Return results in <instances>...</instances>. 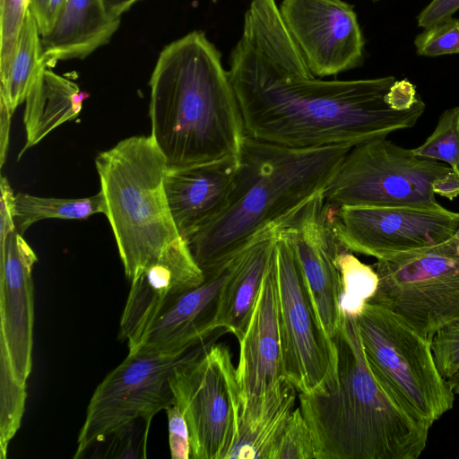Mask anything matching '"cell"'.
Returning a JSON list of instances; mask_svg holds the SVG:
<instances>
[{
	"label": "cell",
	"instance_id": "obj_8",
	"mask_svg": "<svg viewBox=\"0 0 459 459\" xmlns=\"http://www.w3.org/2000/svg\"><path fill=\"white\" fill-rule=\"evenodd\" d=\"M450 169L377 138L350 150L323 198L331 206L437 205L433 183Z\"/></svg>",
	"mask_w": 459,
	"mask_h": 459
},
{
	"label": "cell",
	"instance_id": "obj_23",
	"mask_svg": "<svg viewBox=\"0 0 459 459\" xmlns=\"http://www.w3.org/2000/svg\"><path fill=\"white\" fill-rule=\"evenodd\" d=\"M297 389L286 377L253 413L239 415L238 442L228 459H268L270 452L295 409Z\"/></svg>",
	"mask_w": 459,
	"mask_h": 459
},
{
	"label": "cell",
	"instance_id": "obj_35",
	"mask_svg": "<svg viewBox=\"0 0 459 459\" xmlns=\"http://www.w3.org/2000/svg\"><path fill=\"white\" fill-rule=\"evenodd\" d=\"M0 242L15 228V195L8 182L2 176L0 181Z\"/></svg>",
	"mask_w": 459,
	"mask_h": 459
},
{
	"label": "cell",
	"instance_id": "obj_25",
	"mask_svg": "<svg viewBox=\"0 0 459 459\" xmlns=\"http://www.w3.org/2000/svg\"><path fill=\"white\" fill-rule=\"evenodd\" d=\"M15 228L23 235L33 223L46 219L83 220L96 213H105L101 191L90 197H40L25 193L15 195Z\"/></svg>",
	"mask_w": 459,
	"mask_h": 459
},
{
	"label": "cell",
	"instance_id": "obj_18",
	"mask_svg": "<svg viewBox=\"0 0 459 459\" xmlns=\"http://www.w3.org/2000/svg\"><path fill=\"white\" fill-rule=\"evenodd\" d=\"M238 255L206 274L202 284L183 294L162 311L136 349L180 354L212 342V335L221 334L217 332L225 331L220 327L222 292Z\"/></svg>",
	"mask_w": 459,
	"mask_h": 459
},
{
	"label": "cell",
	"instance_id": "obj_40",
	"mask_svg": "<svg viewBox=\"0 0 459 459\" xmlns=\"http://www.w3.org/2000/svg\"><path fill=\"white\" fill-rule=\"evenodd\" d=\"M447 381L453 392L459 394V372L449 377Z\"/></svg>",
	"mask_w": 459,
	"mask_h": 459
},
{
	"label": "cell",
	"instance_id": "obj_42",
	"mask_svg": "<svg viewBox=\"0 0 459 459\" xmlns=\"http://www.w3.org/2000/svg\"><path fill=\"white\" fill-rule=\"evenodd\" d=\"M453 169L459 175V165L455 169Z\"/></svg>",
	"mask_w": 459,
	"mask_h": 459
},
{
	"label": "cell",
	"instance_id": "obj_41",
	"mask_svg": "<svg viewBox=\"0 0 459 459\" xmlns=\"http://www.w3.org/2000/svg\"><path fill=\"white\" fill-rule=\"evenodd\" d=\"M454 238L455 239V241L459 245V225H458V228H457V230H456L455 234L454 235Z\"/></svg>",
	"mask_w": 459,
	"mask_h": 459
},
{
	"label": "cell",
	"instance_id": "obj_2",
	"mask_svg": "<svg viewBox=\"0 0 459 459\" xmlns=\"http://www.w3.org/2000/svg\"><path fill=\"white\" fill-rule=\"evenodd\" d=\"M151 137L178 169L238 159L246 136L229 72L200 30L167 45L150 80Z\"/></svg>",
	"mask_w": 459,
	"mask_h": 459
},
{
	"label": "cell",
	"instance_id": "obj_32",
	"mask_svg": "<svg viewBox=\"0 0 459 459\" xmlns=\"http://www.w3.org/2000/svg\"><path fill=\"white\" fill-rule=\"evenodd\" d=\"M430 347L437 368L445 379L459 372V319L439 329Z\"/></svg>",
	"mask_w": 459,
	"mask_h": 459
},
{
	"label": "cell",
	"instance_id": "obj_21",
	"mask_svg": "<svg viewBox=\"0 0 459 459\" xmlns=\"http://www.w3.org/2000/svg\"><path fill=\"white\" fill-rule=\"evenodd\" d=\"M276 230L263 234L238 255L224 287L220 327L234 334L238 341L243 336L253 313L272 257Z\"/></svg>",
	"mask_w": 459,
	"mask_h": 459
},
{
	"label": "cell",
	"instance_id": "obj_5",
	"mask_svg": "<svg viewBox=\"0 0 459 459\" xmlns=\"http://www.w3.org/2000/svg\"><path fill=\"white\" fill-rule=\"evenodd\" d=\"M125 274L130 281L180 238L167 201L166 159L151 136H132L95 159Z\"/></svg>",
	"mask_w": 459,
	"mask_h": 459
},
{
	"label": "cell",
	"instance_id": "obj_15",
	"mask_svg": "<svg viewBox=\"0 0 459 459\" xmlns=\"http://www.w3.org/2000/svg\"><path fill=\"white\" fill-rule=\"evenodd\" d=\"M278 228L295 248L319 323L332 340L342 319L341 275L335 264L340 242L326 221L323 194Z\"/></svg>",
	"mask_w": 459,
	"mask_h": 459
},
{
	"label": "cell",
	"instance_id": "obj_11",
	"mask_svg": "<svg viewBox=\"0 0 459 459\" xmlns=\"http://www.w3.org/2000/svg\"><path fill=\"white\" fill-rule=\"evenodd\" d=\"M212 342L180 354L138 348L109 372L95 389L81 428L74 458L82 457L105 437L153 417L175 403L169 378L175 369Z\"/></svg>",
	"mask_w": 459,
	"mask_h": 459
},
{
	"label": "cell",
	"instance_id": "obj_13",
	"mask_svg": "<svg viewBox=\"0 0 459 459\" xmlns=\"http://www.w3.org/2000/svg\"><path fill=\"white\" fill-rule=\"evenodd\" d=\"M282 20L314 75L361 64L364 39L353 6L342 0H282Z\"/></svg>",
	"mask_w": 459,
	"mask_h": 459
},
{
	"label": "cell",
	"instance_id": "obj_38",
	"mask_svg": "<svg viewBox=\"0 0 459 459\" xmlns=\"http://www.w3.org/2000/svg\"><path fill=\"white\" fill-rule=\"evenodd\" d=\"M1 108V166L4 163L5 153L8 146L10 122L13 113L7 108L3 100L0 99Z\"/></svg>",
	"mask_w": 459,
	"mask_h": 459
},
{
	"label": "cell",
	"instance_id": "obj_9",
	"mask_svg": "<svg viewBox=\"0 0 459 459\" xmlns=\"http://www.w3.org/2000/svg\"><path fill=\"white\" fill-rule=\"evenodd\" d=\"M378 286L368 301L394 313L431 340L459 319V245L455 239L434 247L377 260Z\"/></svg>",
	"mask_w": 459,
	"mask_h": 459
},
{
	"label": "cell",
	"instance_id": "obj_10",
	"mask_svg": "<svg viewBox=\"0 0 459 459\" xmlns=\"http://www.w3.org/2000/svg\"><path fill=\"white\" fill-rule=\"evenodd\" d=\"M188 428L190 458L228 459L238 438L239 386L230 348L211 344L169 378Z\"/></svg>",
	"mask_w": 459,
	"mask_h": 459
},
{
	"label": "cell",
	"instance_id": "obj_19",
	"mask_svg": "<svg viewBox=\"0 0 459 459\" xmlns=\"http://www.w3.org/2000/svg\"><path fill=\"white\" fill-rule=\"evenodd\" d=\"M238 159L229 158L169 169L164 178L168 204L179 235L187 238L226 207Z\"/></svg>",
	"mask_w": 459,
	"mask_h": 459
},
{
	"label": "cell",
	"instance_id": "obj_14",
	"mask_svg": "<svg viewBox=\"0 0 459 459\" xmlns=\"http://www.w3.org/2000/svg\"><path fill=\"white\" fill-rule=\"evenodd\" d=\"M36 262V254L16 230L0 242L1 385L23 391L31 370Z\"/></svg>",
	"mask_w": 459,
	"mask_h": 459
},
{
	"label": "cell",
	"instance_id": "obj_30",
	"mask_svg": "<svg viewBox=\"0 0 459 459\" xmlns=\"http://www.w3.org/2000/svg\"><path fill=\"white\" fill-rule=\"evenodd\" d=\"M151 423L150 420H138L105 437L93 446L104 444L102 457L145 458Z\"/></svg>",
	"mask_w": 459,
	"mask_h": 459
},
{
	"label": "cell",
	"instance_id": "obj_3",
	"mask_svg": "<svg viewBox=\"0 0 459 459\" xmlns=\"http://www.w3.org/2000/svg\"><path fill=\"white\" fill-rule=\"evenodd\" d=\"M351 148L338 144L293 149L246 134L226 207L186 238L204 275L221 268L322 195Z\"/></svg>",
	"mask_w": 459,
	"mask_h": 459
},
{
	"label": "cell",
	"instance_id": "obj_4",
	"mask_svg": "<svg viewBox=\"0 0 459 459\" xmlns=\"http://www.w3.org/2000/svg\"><path fill=\"white\" fill-rule=\"evenodd\" d=\"M332 340L336 386L324 394H299L318 459H417L431 425L372 372L356 317L342 313Z\"/></svg>",
	"mask_w": 459,
	"mask_h": 459
},
{
	"label": "cell",
	"instance_id": "obj_28",
	"mask_svg": "<svg viewBox=\"0 0 459 459\" xmlns=\"http://www.w3.org/2000/svg\"><path fill=\"white\" fill-rule=\"evenodd\" d=\"M268 459H318L313 432L300 407L291 412Z\"/></svg>",
	"mask_w": 459,
	"mask_h": 459
},
{
	"label": "cell",
	"instance_id": "obj_39",
	"mask_svg": "<svg viewBox=\"0 0 459 459\" xmlns=\"http://www.w3.org/2000/svg\"><path fill=\"white\" fill-rule=\"evenodd\" d=\"M139 0H103L107 12L115 17H121L133 4Z\"/></svg>",
	"mask_w": 459,
	"mask_h": 459
},
{
	"label": "cell",
	"instance_id": "obj_37",
	"mask_svg": "<svg viewBox=\"0 0 459 459\" xmlns=\"http://www.w3.org/2000/svg\"><path fill=\"white\" fill-rule=\"evenodd\" d=\"M433 191L452 200L459 195V175L451 168L433 183Z\"/></svg>",
	"mask_w": 459,
	"mask_h": 459
},
{
	"label": "cell",
	"instance_id": "obj_34",
	"mask_svg": "<svg viewBox=\"0 0 459 459\" xmlns=\"http://www.w3.org/2000/svg\"><path fill=\"white\" fill-rule=\"evenodd\" d=\"M65 0H28V11L36 21L41 37L55 27Z\"/></svg>",
	"mask_w": 459,
	"mask_h": 459
},
{
	"label": "cell",
	"instance_id": "obj_29",
	"mask_svg": "<svg viewBox=\"0 0 459 459\" xmlns=\"http://www.w3.org/2000/svg\"><path fill=\"white\" fill-rule=\"evenodd\" d=\"M27 10L28 0H0V82L10 70Z\"/></svg>",
	"mask_w": 459,
	"mask_h": 459
},
{
	"label": "cell",
	"instance_id": "obj_17",
	"mask_svg": "<svg viewBox=\"0 0 459 459\" xmlns=\"http://www.w3.org/2000/svg\"><path fill=\"white\" fill-rule=\"evenodd\" d=\"M238 343L236 377L240 392L239 415H247L259 408L279 379L285 377L272 257L247 327Z\"/></svg>",
	"mask_w": 459,
	"mask_h": 459
},
{
	"label": "cell",
	"instance_id": "obj_22",
	"mask_svg": "<svg viewBox=\"0 0 459 459\" xmlns=\"http://www.w3.org/2000/svg\"><path fill=\"white\" fill-rule=\"evenodd\" d=\"M88 96L78 84L44 66L24 101L26 142L19 157L55 128L77 117Z\"/></svg>",
	"mask_w": 459,
	"mask_h": 459
},
{
	"label": "cell",
	"instance_id": "obj_1",
	"mask_svg": "<svg viewBox=\"0 0 459 459\" xmlns=\"http://www.w3.org/2000/svg\"><path fill=\"white\" fill-rule=\"evenodd\" d=\"M228 72L246 134L288 148L385 138L414 126L426 108L407 79L316 78L276 0H251Z\"/></svg>",
	"mask_w": 459,
	"mask_h": 459
},
{
	"label": "cell",
	"instance_id": "obj_27",
	"mask_svg": "<svg viewBox=\"0 0 459 459\" xmlns=\"http://www.w3.org/2000/svg\"><path fill=\"white\" fill-rule=\"evenodd\" d=\"M412 150L420 158L455 169L459 165V105L445 110L432 134Z\"/></svg>",
	"mask_w": 459,
	"mask_h": 459
},
{
	"label": "cell",
	"instance_id": "obj_26",
	"mask_svg": "<svg viewBox=\"0 0 459 459\" xmlns=\"http://www.w3.org/2000/svg\"><path fill=\"white\" fill-rule=\"evenodd\" d=\"M335 264L341 275V312L356 317L377 290V273L373 267L360 262L353 252L341 243L336 253Z\"/></svg>",
	"mask_w": 459,
	"mask_h": 459
},
{
	"label": "cell",
	"instance_id": "obj_31",
	"mask_svg": "<svg viewBox=\"0 0 459 459\" xmlns=\"http://www.w3.org/2000/svg\"><path fill=\"white\" fill-rule=\"evenodd\" d=\"M418 55L437 56L459 53V19L450 17L426 28L414 40Z\"/></svg>",
	"mask_w": 459,
	"mask_h": 459
},
{
	"label": "cell",
	"instance_id": "obj_6",
	"mask_svg": "<svg viewBox=\"0 0 459 459\" xmlns=\"http://www.w3.org/2000/svg\"><path fill=\"white\" fill-rule=\"evenodd\" d=\"M356 321L370 369L412 410L432 426L453 408L455 393L437 368L431 340L370 302Z\"/></svg>",
	"mask_w": 459,
	"mask_h": 459
},
{
	"label": "cell",
	"instance_id": "obj_24",
	"mask_svg": "<svg viewBox=\"0 0 459 459\" xmlns=\"http://www.w3.org/2000/svg\"><path fill=\"white\" fill-rule=\"evenodd\" d=\"M41 36L31 13L27 10L19 34L16 52L4 80L0 82V99L13 114L26 97L40 70Z\"/></svg>",
	"mask_w": 459,
	"mask_h": 459
},
{
	"label": "cell",
	"instance_id": "obj_7",
	"mask_svg": "<svg viewBox=\"0 0 459 459\" xmlns=\"http://www.w3.org/2000/svg\"><path fill=\"white\" fill-rule=\"evenodd\" d=\"M272 259L284 376L299 394H326L337 384L336 346L319 323L295 248L279 228Z\"/></svg>",
	"mask_w": 459,
	"mask_h": 459
},
{
	"label": "cell",
	"instance_id": "obj_36",
	"mask_svg": "<svg viewBox=\"0 0 459 459\" xmlns=\"http://www.w3.org/2000/svg\"><path fill=\"white\" fill-rule=\"evenodd\" d=\"M459 9V0H432L418 15V26L423 29L439 23Z\"/></svg>",
	"mask_w": 459,
	"mask_h": 459
},
{
	"label": "cell",
	"instance_id": "obj_16",
	"mask_svg": "<svg viewBox=\"0 0 459 459\" xmlns=\"http://www.w3.org/2000/svg\"><path fill=\"white\" fill-rule=\"evenodd\" d=\"M204 280L203 270L182 237L140 270L131 280L120 320L119 337L127 341L129 351L139 346L144 333L162 311Z\"/></svg>",
	"mask_w": 459,
	"mask_h": 459
},
{
	"label": "cell",
	"instance_id": "obj_20",
	"mask_svg": "<svg viewBox=\"0 0 459 459\" xmlns=\"http://www.w3.org/2000/svg\"><path fill=\"white\" fill-rule=\"evenodd\" d=\"M120 25L103 0H65L53 30L41 37V60L47 67L58 61L84 58L107 44Z\"/></svg>",
	"mask_w": 459,
	"mask_h": 459
},
{
	"label": "cell",
	"instance_id": "obj_12",
	"mask_svg": "<svg viewBox=\"0 0 459 459\" xmlns=\"http://www.w3.org/2000/svg\"><path fill=\"white\" fill-rule=\"evenodd\" d=\"M325 202V201H324ZM326 221L353 253L388 260L440 245L455 234L459 212L433 206H331Z\"/></svg>",
	"mask_w": 459,
	"mask_h": 459
},
{
	"label": "cell",
	"instance_id": "obj_43",
	"mask_svg": "<svg viewBox=\"0 0 459 459\" xmlns=\"http://www.w3.org/2000/svg\"><path fill=\"white\" fill-rule=\"evenodd\" d=\"M374 1H377V0H374Z\"/></svg>",
	"mask_w": 459,
	"mask_h": 459
},
{
	"label": "cell",
	"instance_id": "obj_33",
	"mask_svg": "<svg viewBox=\"0 0 459 459\" xmlns=\"http://www.w3.org/2000/svg\"><path fill=\"white\" fill-rule=\"evenodd\" d=\"M169 425V441L172 459L190 458V440L186 420L174 403L166 409Z\"/></svg>",
	"mask_w": 459,
	"mask_h": 459
}]
</instances>
